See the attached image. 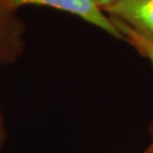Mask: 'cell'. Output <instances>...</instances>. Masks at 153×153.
<instances>
[{
    "instance_id": "cell-1",
    "label": "cell",
    "mask_w": 153,
    "mask_h": 153,
    "mask_svg": "<svg viewBox=\"0 0 153 153\" xmlns=\"http://www.w3.org/2000/svg\"><path fill=\"white\" fill-rule=\"evenodd\" d=\"M25 5L50 7L75 15L88 24L108 33L110 36L125 41V38L116 27L112 19L92 0H0V9L9 11H17Z\"/></svg>"
},
{
    "instance_id": "cell-2",
    "label": "cell",
    "mask_w": 153,
    "mask_h": 153,
    "mask_svg": "<svg viewBox=\"0 0 153 153\" xmlns=\"http://www.w3.org/2000/svg\"><path fill=\"white\" fill-rule=\"evenodd\" d=\"M103 11L153 42V0H123Z\"/></svg>"
},
{
    "instance_id": "cell-3",
    "label": "cell",
    "mask_w": 153,
    "mask_h": 153,
    "mask_svg": "<svg viewBox=\"0 0 153 153\" xmlns=\"http://www.w3.org/2000/svg\"><path fill=\"white\" fill-rule=\"evenodd\" d=\"M25 24L17 11L0 9V66L13 64L25 49Z\"/></svg>"
},
{
    "instance_id": "cell-4",
    "label": "cell",
    "mask_w": 153,
    "mask_h": 153,
    "mask_svg": "<svg viewBox=\"0 0 153 153\" xmlns=\"http://www.w3.org/2000/svg\"><path fill=\"white\" fill-rule=\"evenodd\" d=\"M110 18L112 19L116 27L120 31L123 36L125 38V41H127L131 45H133L143 57H145L153 67V42L143 38L142 35H140L138 33L135 32L134 30H131L128 25H126L125 23H123L119 19H117L115 17H110ZM151 143H153V138Z\"/></svg>"
},
{
    "instance_id": "cell-5",
    "label": "cell",
    "mask_w": 153,
    "mask_h": 153,
    "mask_svg": "<svg viewBox=\"0 0 153 153\" xmlns=\"http://www.w3.org/2000/svg\"><path fill=\"white\" fill-rule=\"evenodd\" d=\"M95 5L98 6L99 8H101L102 10H104L105 8H108L110 6L115 5L117 2H120L123 0H92Z\"/></svg>"
},
{
    "instance_id": "cell-6",
    "label": "cell",
    "mask_w": 153,
    "mask_h": 153,
    "mask_svg": "<svg viewBox=\"0 0 153 153\" xmlns=\"http://www.w3.org/2000/svg\"><path fill=\"white\" fill-rule=\"evenodd\" d=\"M6 137H7V133H6L5 125H4V118H2L1 111H0V150H1L4 143H5Z\"/></svg>"
},
{
    "instance_id": "cell-7",
    "label": "cell",
    "mask_w": 153,
    "mask_h": 153,
    "mask_svg": "<svg viewBox=\"0 0 153 153\" xmlns=\"http://www.w3.org/2000/svg\"><path fill=\"white\" fill-rule=\"evenodd\" d=\"M141 153H153V143H151L148 148L145 149L144 151H142Z\"/></svg>"
},
{
    "instance_id": "cell-8",
    "label": "cell",
    "mask_w": 153,
    "mask_h": 153,
    "mask_svg": "<svg viewBox=\"0 0 153 153\" xmlns=\"http://www.w3.org/2000/svg\"><path fill=\"white\" fill-rule=\"evenodd\" d=\"M0 151H1V150H0Z\"/></svg>"
}]
</instances>
